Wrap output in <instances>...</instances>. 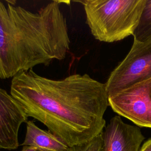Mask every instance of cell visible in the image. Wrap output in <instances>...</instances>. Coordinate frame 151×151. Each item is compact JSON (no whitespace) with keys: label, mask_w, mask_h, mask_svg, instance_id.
<instances>
[{"label":"cell","mask_w":151,"mask_h":151,"mask_svg":"<svg viewBox=\"0 0 151 151\" xmlns=\"http://www.w3.org/2000/svg\"><path fill=\"white\" fill-rule=\"evenodd\" d=\"M10 94L28 117L44 124L69 147L90 141L106 126L105 84L87 74L53 80L32 70L23 71L12 78Z\"/></svg>","instance_id":"1"},{"label":"cell","mask_w":151,"mask_h":151,"mask_svg":"<svg viewBox=\"0 0 151 151\" xmlns=\"http://www.w3.org/2000/svg\"><path fill=\"white\" fill-rule=\"evenodd\" d=\"M0 1V78H13L38 65L62 60L70 50L66 19L60 2L32 12Z\"/></svg>","instance_id":"2"},{"label":"cell","mask_w":151,"mask_h":151,"mask_svg":"<svg viewBox=\"0 0 151 151\" xmlns=\"http://www.w3.org/2000/svg\"><path fill=\"white\" fill-rule=\"evenodd\" d=\"M86 22L97 40L113 42L133 35L146 0H84Z\"/></svg>","instance_id":"3"},{"label":"cell","mask_w":151,"mask_h":151,"mask_svg":"<svg viewBox=\"0 0 151 151\" xmlns=\"http://www.w3.org/2000/svg\"><path fill=\"white\" fill-rule=\"evenodd\" d=\"M151 77V39L133 41L124 59L111 73L105 83L108 97Z\"/></svg>","instance_id":"4"},{"label":"cell","mask_w":151,"mask_h":151,"mask_svg":"<svg viewBox=\"0 0 151 151\" xmlns=\"http://www.w3.org/2000/svg\"><path fill=\"white\" fill-rule=\"evenodd\" d=\"M150 78L109 97V104L118 114L140 127L151 128Z\"/></svg>","instance_id":"5"},{"label":"cell","mask_w":151,"mask_h":151,"mask_svg":"<svg viewBox=\"0 0 151 151\" xmlns=\"http://www.w3.org/2000/svg\"><path fill=\"white\" fill-rule=\"evenodd\" d=\"M27 121L28 116L19 102L0 88V149L10 150L18 147L19 129Z\"/></svg>","instance_id":"6"},{"label":"cell","mask_w":151,"mask_h":151,"mask_svg":"<svg viewBox=\"0 0 151 151\" xmlns=\"http://www.w3.org/2000/svg\"><path fill=\"white\" fill-rule=\"evenodd\" d=\"M103 151H140L145 139L140 129L113 117L102 132Z\"/></svg>","instance_id":"7"},{"label":"cell","mask_w":151,"mask_h":151,"mask_svg":"<svg viewBox=\"0 0 151 151\" xmlns=\"http://www.w3.org/2000/svg\"><path fill=\"white\" fill-rule=\"evenodd\" d=\"M22 146H29L39 151H67L68 146L50 131L38 127L33 121L26 123V133Z\"/></svg>","instance_id":"8"},{"label":"cell","mask_w":151,"mask_h":151,"mask_svg":"<svg viewBox=\"0 0 151 151\" xmlns=\"http://www.w3.org/2000/svg\"><path fill=\"white\" fill-rule=\"evenodd\" d=\"M133 35L134 41L142 42L151 39V0H146L139 24Z\"/></svg>","instance_id":"9"},{"label":"cell","mask_w":151,"mask_h":151,"mask_svg":"<svg viewBox=\"0 0 151 151\" xmlns=\"http://www.w3.org/2000/svg\"><path fill=\"white\" fill-rule=\"evenodd\" d=\"M102 132L86 143L68 147V151H103Z\"/></svg>","instance_id":"10"},{"label":"cell","mask_w":151,"mask_h":151,"mask_svg":"<svg viewBox=\"0 0 151 151\" xmlns=\"http://www.w3.org/2000/svg\"><path fill=\"white\" fill-rule=\"evenodd\" d=\"M140 151H151V137L148 139L143 144Z\"/></svg>","instance_id":"11"},{"label":"cell","mask_w":151,"mask_h":151,"mask_svg":"<svg viewBox=\"0 0 151 151\" xmlns=\"http://www.w3.org/2000/svg\"><path fill=\"white\" fill-rule=\"evenodd\" d=\"M21 151H39V150H37L36 148L32 147V146H24Z\"/></svg>","instance_id":"12"},{"label":"cell","mask_w":151,"mask_h":151,"mask_svg":"<svg viewBox=\"0 0 151 151\" xmlns=\"http://www.w3.org/2000/svg\"><path fill=\"white\" fill-rule=\"evenodd\" d=\"M149 96L150 100L151 101V77L150 78V85H149Z\"/></svg>","instance_id":"13"},{"label":"cell","mask_w":151,"mask_h":151,"mask_svg":"<svg viewBox=\"0 0 151 151\" xmlns=\"http://www.w3.org/2000/svg\"><path fill=\"white\" fill-rule=\"evenodd\" d=\"M67 151H68V150H67Z\"/></svg>","instance_id":"14"}]
</instances>
